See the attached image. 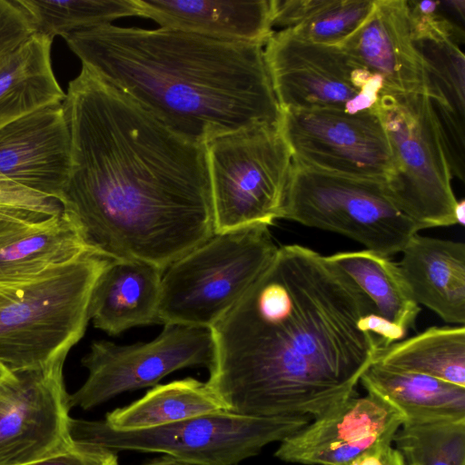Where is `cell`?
<instances>
[{
	"mask_svg": "<svg viewBox=\"0 0 465 465\" xmlns=\"http://www.w3.org/2000/svg\"><path fill=\"white\" fill-rule=\"evenodd\" d=\"M371 312L367 296L327 256L279 246L211 328L215 351L206 383L232 413L322 416L356 395L381 348L366 325Z\"/></svg>",
	"mask_w": 465,
	"mask_h": 465,
	"instance_id": "1",
	"label": "cell"
},
{
	"mask_svg": "<svg viewBox=\"0 0 465 465\" xmlns=\"http://www.w3.org/2000/svg\"><path fill=\"white\" fill-rule=\"evenodd\" d=\"M63 107L71 164L59 203L94 252L165 270L216 233L206 144L84 67Z\"/></svg>",
	"mask_w": 465,
	"mask_h": 465,
	"instance_id": "2",
	"label": "cell"
},
{
	"mask_svg": "<svg viewBox=\"0 0 465 465\" xmlns=\"http://www.w3.org/2000/svg\"><path fill=\"white\" fill-rule=\"evenodd\" d=\"M63 38L82 67L192 142L280 123L262 45L113 24Z\"/></svg>",
	"mask_w": 465,
	"mask_h": 465,
	"instance_id": "3",
	"label": "cell"
},
{
	"mask_svg": "<svg viewBox=\"0 0 465 465\" xmlns=\"http://www.w3.org/2000/svg\"><path fill=\"white\" fill-rule=\"evenodd\" d=\"M109 261L91 251L33 278L0 282V363L11 371L67 355L84 334L90 296Z\"/></svg>",
	"mask_w": 465,
	"mask_h": 465,
	"instance_id": "4",
	"label": "cell"
},
{
	"mask_svg": "<svg viewBox=\"0 0 465 465\" xmlns=\"http://www.w3.org/2000/svg\"><path fill=\"white\" fill-rule=\"evenodd\" d=\"M278 247L267 224L216 232L164 270L161 324L212 328L247 292Z\"/></svg>",
	"mask_w": 465,
	"mask_h": 465,
	"instance_id": "5",
	"label": "cell"
},
{
	"mask_svg": "<svg viewBox=\"0 0 465 465\" xmlns=\"http://www.w3.org/2000/svg\"><path fill=\"white\" fill-rule=\"evenodd\" d=\"M310 420L307 416L252 417L223 411L152 429L120 430L104 420L71 418L69 432L74 442L115 452L163 453L190 465H237L268 444L293 435Z\"/></svg>",
	"mask_w": 465,
	"mask_h": 465,
	"instance_id": "6",
	"label": "cell"
},
{
	"mask_svg": "<svg viewBox=\"0 0 465 465\" xmlns=\"http://www.w3.org/2000/svg\"><path fill=\"white\" fill-rule=\"evenodd\" d=\"M280 219L341 234L386 257L401 252L420 231L385 182L321 171L293 159Z\"/></svg>",
	"mask_w": 465,
	"mask_h": 465,
	"instance_id": "7",
	"label": "cell"
},
{
	"mask_svg": "<svg viewBox=\"0 0 465 465\" xmlns=\"http://www.w3.org/2000/svg\"><path fill=\"white\" fill-rule=\"evenodd\" d=\"M374 110L392 153L386 185L395 203L420 230L456 224L449 153L430 98L381 91Z\"/></svg>",
	"mask_w": 465,
	"mask_h": 465,
	"instance_id": "8",
	"label": "cell"
},
{
	"mask_svg": "<svg viewBox=\"0 0 465 465\" xmlns=\"http://www.w3.org/2000/svg\"><path fill=\"white\" fill-rule=\"evenodd\" d=\"M215 232L280 219L292 163L279 124H262L206 143Z\"/></svg>",
	"mask_w": 465,
	"mask_h": 465,
	"instance_id": "9",
	"label": "cell"
},
{
	"mask_svg": "<svg viewBox=\"0 0 465 465\" xmlns=\"http://www.w3.org/2000/svg\"><path fill=\"white\" fill-rule=\"evenodd\" d=\"M264 60L280 109L372 110L381 78L357 64L341 46L312 43L290 30L273 32Z\"/></svg>",
	"mask_w": 465,
	"mask_h": 465,
	"instance_id": "10",
	"label": "cell"
},
{
	"mask_svg": "<svg viewBox=\"0 0 465 465\" xmlns=\"http://www.w3.org/2000/svg\"><path fill=\"white\" fill-rule=\"evenodd\" d=\"M214 351L211 328L181 323L163 324L161 333L149 342L117 345L95 341L82 359L88 377L69 394V407L89 410L124 391L154 386L180 369H209Z\"/></svg>",
	"mask_w": 465,
	"mask_h": 465,
	"instance_id": "11",
	"label": "cell"
},
{
	"mask_svg": "<svg viewBox=\"0 0 465 465\" xmlns=\"http://www.w3.org/2000/svg\"><path fill=\"white\" fill-rule=\"evenodd\" d=\"M279 127L292 159L310 167L385 183L393 173L388 136L374 108L359 114L281 109Z\"/></svg>",
	"mask_w": 465,
	"mask_h": 465,
	"instance_id": "12",
	"label": "cell"
},
{
	"mask_svg": "<svg viewBox=\"0 0 465 465\" xmlns=\"http://www.w3.org/2000/svg\"><path fill=\"white\" fill-rule=\"evenodd\" d=\"M67 355L0 381V465H25L74 447L63 367Z\"/></svg>",
	"mask_w": 465,
	"mask_h": 465,
	"instance_id": "13",
	"label": "cell"
},
{
	"mask_svg": "<svg viewBox=\"0 0 465 465\" xmlns=\"http://www.w3.org/2000/svg\"><path fill=\"white\" fill-rule=\"evenodd\" d=\"M404 420L381 397L355 395L281 441L275 456L304 465H345L377 446L392 443Z\"/></svg>",
	"mask_w": 465,
	"mask_h": 465,
	"instance_id": "14",
	"label": "cell"
},
{
	"mask_svg": "<svg viewBox=\"0 0 465 465\" xmlns=\"http://www.w3.org/2000/svg\"><path fill=\"white\" fill-rule=\"evenodd\" d=\"M71 164L70 132L56 103L0 130V180L59 202Z\"/></svg>",
	"mask_w": 465,
	"mask_h": 465,
	"instance_id": "15",
	"label": "cell"
},
{
	"mask_svg": "<svg viewBox=\"0 0 465 465\" xmlns=\"http://www.w3.org/2000/svg\"><path fill=\"white\" fill-rule=\"evenodd\" d=\"M340 46L381 78L382 92L428 96V70L412 38L405 0H375L369 17Z\"/></svg>",
	"mask_w": 465,
	"mask_h": 465,
	"instance_id": "16",
	"label": "cell"
},
{
	"mask_svg": "<svg viewBox=\"0 0 465 465\" xmlns=\"http://www.w3.org/2000/svg\"><path fill=\"white\" fill-rule=\"evenodd\" d=\"M138 16L160 27L211 38L259 44L273 34L271 0H134Z\"/></svg>",
	"mask_w": 465,
	"mask_h": 465,
	"instance_id": "17",
	"label": "cell"
},
{
	"mask_svg": "<svg viewBox=\"0 0 465 465\" xmlns=\"http://www.w3.org/2000/svg\"><path fill=\"white\" fill-rule=\"evenodd\" d=\"M91 251L63 210L41 221L0 217V282L33 278Z\"/></svg>",
	"mask_w": 465,
	"mask_h": 465,
	"instance_id": "18",
	"label": "cell"
},
{
	"mask_svg": "<svg viewBox=\"0 0 465 465\" xmlns=\"http://www.w3.org/2000/svg\"><path fill=\"white\" fill-rule=\"evenodd\" d=\"M398 263L420 305L448 323H465V244L421 236L411 238Z\"/></svg>",
	"mask_w": 465,
	"mask_h": 465,
	"instance_id": "19",
	"label": "cell"
},
{
	"mask_svg": "<svg viewBox=\"0 0 465 465\" xmlns=\"http://www.w3.org/2000/svg\"><path fill=\"white\" fill-rule=\"evenodd\" d=\"M163 272L140 260H110L94 285L89 320L109 335L161 324L158 308Z\"/></svg>",
	"mask_w": 465,
	"mask_h": 465,
	"instance_id": "20",
	"label": "cell"
},
{
	"mask_svg": "<svg viewBox=\"0 0 465 465\" xmlns=\"http://www.w3.org/2000/svg\"><path fill=\"white\" fill-rule=\"evenodd\" d=\"M52 42L35 33L0 58V130L38 109L64 102L65 93L52 67Z\"/></svg>",
	"mask_w": 465,
	"mask_h": 465,
	"instance_id": "21",
	"label": "cell"
},
{
	"mask_svg": "<svg viewBox=\"0 0 465 465\" xmlns=\"http://www.w3.org/2000/svg\"><path fill=\"white\" fill-rule=\"evenodd\" d=\"M360 382L395 407L404 422L465 419V387L377 363Z\"/></svg>",
	"mask_w": 465,
	"mask_h": 465,
	"instance_id": "22",
	"label": "cell"
},
{
	"mask_svg": "<svg viewBox=\"0 0 465 465\" xmlns=\"http://www.w3.org/2000/svg\"><path fill=\"white\" fill-rule=\"evenodd\" d=\"M223 411L206 382L186 378L154 386L136 401L108 412L104 421L120 430H146Z\"/></svg>",
	"mask_w": 465,
	"mask_h": 465,
	"instance_id": "23",
	"label": "cell"
},
{
	"mask_svg": "<svg viewBox=\"0 0 465 465\" xmlns=\"http://www.w3.org/2000/svg\"><path fill=\"white\" fill-rule=\"evenodd\" d=\"M371 302L376 313L408 331L420 312L398 263L369 250L327 256Z\"/></svg>",
	"mask_w": 465,
	"mask_h": 465,
	"instance_id": "24",
	"label": "cell"
},
{
	"mask_svg": "<svg viewBox=\"0 0 465 465\" xmlns=\"http://www.w3.org/2000/svg\"><path fill=\"white\" fill-rule=\"evenodd\" d=\"M373 363L465 387V327L428 328L380 348Z\"/></svg>",
	"mask_w": 465,
	"mask_h": 465,
	"instance_id": "25",
	"label": "cell"
},
{
	"mask_svg": "<svg viewBox=\"0 0 465 465\" xmlns=\"http://www.w3.org/2000/svg\"><path fill=\"white\" fill-rule=\"evenodd\" d=\"M36 33L54 39L138 15L134 0H18Z\"/></svg>",
	"mask_w": 465,
	"mask_h": 465,
	"instance_id": "26",
	"label": "cell"
},
{
	"mask_svg": "<svg viewBox=\"0 0 465 465\" xmlns=\"http://www.w3.org/2000/svg\"><path fill=\"white\" fill-rule=\"evenodd\" d=\"M392 443L404 465H465V419L403 422Z\"/></svg>",
	"mask_w": 465,
	"mask_h": 465,
	"instance_id": "27",
	"label": "cell"
},
{
	"mask_svg": "<svg viewBox=\"0 0 465 465\" xmlns=\"http://www.w3.org/2000/svg\"><path fill=\"white\" fill-rule=\"evenodd\" d=\"M414 42L428 70V97L465 117V57L459 45L451 41Z\"/></svg>",
	"mask_w": 465,
	"mask_h": 465,
	"instance_id": "28",
	"label": "cell"
},
{
	"mask_svg": "<svg viewBox=\"0 0 465 465\" xmlns=\"http://www.w3.org/2000/svg\"><path fill=\"white\" fill-rule=\"evenodd\" d=\"M375 0H328L308 21L290 30L306 41L340 46L369 17Z\"/></svg>",
	"mask_w": 465,
	"mask_h": 465,
	"instance_id": "29",
	"label": "cell"
},
{
	"mask_svg": "<svg viewBox=\"0 0 465 465\" xmlns=\"http://www.w3.org/2000/svg\"><path fill=\"white\" fill-rule=\"evenodd\" d=\"M405 1L414 41H451L458 45L464 41V30L450 18L451 15L465 20V11L457 1Z\"/></svg>",
	"mask_w": 465,
	"mask_h": 465,
	"instance_id": "30",
	"label": "cell"
},
{
	"mask_svg": "<svg viewBox=\"0 0 465 465\" xmlns=\"http://www.w3.org/2000/svg\"><path fill=\"white\" fill-rule=\"evenodd\" d=\"M35 33L31 18L18 0H0V58Z\"/></svg>",
	"mask_w": 465,
	"mask_h": 465,
	"instance_id": "31",
	"label": "cell"
},
{
	"mask_svg": "<svg viewBox=\"0 0 465 465\" xmlns=\"http://www.w3.org/2000/svg\"><path fill=\"white\" fill-rule=\"evenodd\" d=\"M25 465H119V461L114 450L94 444L74 442V447L67 450Z\"/></svg>",
	"mask_w": 465,
	"mask_h": 465,
	"instance_id": "32",
	"label": "cell"
},
{
	"mask_svg": "<svg viewBox=\"0 0 465 465\" xmlns=\"http://www.w3.org/2000/svg\"><path fill=\"white\" fill-rule=\"evenodd\" d=\"M328 0H271L272 25L292 29L308 21Z\"/></svg>",
	"mask_w": 465,
	"mask_h": 465,
	"instance_id": "33",
	"label": "cell"
},
{
	"mask_svg": "<svg viewBox=\"0 0 465 465\" xmlns=\"http://www.w3.org/2000/svg\"><path fill=\"white\" fill-rule=\"evenodd\" d=\"M345 465H404L392 443L377 446Z\"/></svg>",
	"mask_w": 465,
	"mask_h": 465,
	"instance_id": "34",
	"label": "cell"
},
{
	"mask_svg": "<svg viewBox=\"0 0 465 465\" xmlns=\"http://www.w3.org/2000/svg\"><path fill=\"white\" fill-rule=\"evenodd\" d=\"M25 187L9 181H0V200L22 193Z\"/></svg>",
	"mask_w": 465,
	"mask_h": 465,
	"instance_id": "35",
	"label": "cell"
},
{
	"mask_svg": "<svg viewBox=\"0 0 465 465\" xmlns=\"http://www.w3.org/2000/svg\"><path fill=\"white\" fill-rule=\"evenodd\" d=\"M142 465H190V464L178 461V460L165 455L164 457L150 460Z\"/></svg>",
	"mask_w": 465,
	"mask_h": 465,
	"instance_id": "36",
	"label": "cell"
},
{
	"mask_svg": "<svg viewBox=\"0 0 465 465\" xmlns=\"http://www.w3.org/2000/svg\"><path fill=\"white\" fill-rule=\"evenodd\" d=\"M455 221L456 224L464 225L465 223V201L464 199L458 200L455 209Z\"/></svg>",
	"mask_w": 465,
	"mask_h": 465,
	"instance_id": "37",
	"label": "cell"
},
{
	"mask_svg": "<svg viewBox=\"0 0 465 465\" xmlns=\"http://www.w3.org/2000/svg\"><path fill=\"white\" fill-rule=\"evenodd\" d=\"M9 373V371L0 363V381Z\"/></svg>",
	"mask_w": 465,
	"mask_h": 465,
	"instance_id": "38",
	"label": "cell"
}]
</instances>
